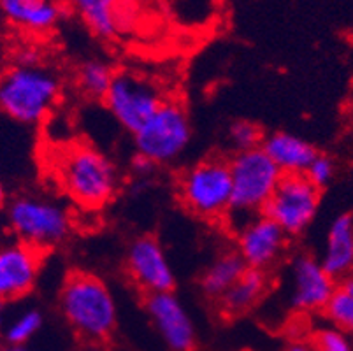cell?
Listing matches in <instances>:
<instances>
[{
  "label": "cell",
  "instance_id": "6da1fadb",
  "mask_svg": "<svg viewBox=\"0 0 353 351\" xmlns=\"http://www.w3.org/2000/svg\"><path fill=\"white\" fill-rule=\"evenodd\" d=\"M53 174L76 205L97 211L117 197L120 174L102 151L86 143H69L57 151Z\"/></svg>",
  "mask_w": 353,
  "mask_h": 351
},
{
  "label": "cell",
  "instance_id": "7a4b0ae2",
  "mask_svg": "<svg viewBox=\"0 0 353 351\" xmlns=\"http://www.w3.org/2000/svg\"><path fill=\"white\" fill-rule=\"evenodd\" d=\"M63 318L79 337L105 341L118 325V305L108 283L86 270H74L59 294Z\"/></svg>",
  "mask_w": 353,
  "mask_h": 351
},
{
  "label": "cell",
  "instance_id": "3957f363",
  "mask_svg": "<svg viewBox=\"0 0 353 351\" xmlns=\"http://www.w3.org/2000/svg\"><path fill=\"white\" fill-rule=\"evenodd\" d=\"M60 97V76L39 62H18L0 74V112L21 125L46 120Z\"/></svg>",
  "mask_w": 353,
  "mask_h": 351
},
{
  "label": "cell",
  "instance_id": "277c9868",
  "mask_svg": "<svg viewBox=\"0 0 353 351\" xmlns=\"http://www.w3.org/2000/svg\"><path fill=\"white\" fill-rule=\"evenodd\" d=\"M232 197L225 220L232 232L239 230L253 217L264 212L276 185L283 174L262 148L239 151L229 160Z\"/></svg>",
  "mask_w": 353,
  "mask_h": 351
},
{
  "label": "cell",
  "instance_id": "5b68a950",
  "mask_svg": "<svg viewBox=\"0 0 353 351\" xmlns=\"http://www.w3.org/2000/svg\"><path fill=\"white\" fill-rule=\"evenodd\" d=\"M9 230L18 243L46 253L67 243L74 230L70 211L43 195H18L6 208Z\"/></svg>",
  "mask_w": 353,
  "mask_h": 351
},
{
  "label": "cell",
  "instance_id": "8992f818",
  "mask_svg": "<svg viewBox=\"0 0 353 351\" xmlns=\"http://www.w3.org/2000/svg\"><path fill=\"white\" fill-rule=\"evenodd\" d=\"M178 197L187 211L202 220H225L232 197L229 160L211 157L188 167L178 179Z\"/></svg>",
  "mask_w": 353,
  "mask_h": 351
},
{
  "label": "cell",
  "instance_id": "52a82bcc",
  "mask_svg": "<svg viewBox=\"0 0 353 351\" xmlns=\"http://www.w3.org/2000/svg\"><path fill=\"white\" fill-rule=\"evenodd\" d=\"M134 135L137 157L152 166H169L176 162L192 141V123L185 106L167 101Z\"/></svg>",
  "mask_w": 353,
  "mask_h": 351
},
{
  "label": "cell",
  "instance_id": "ba28073f",
  "mask_svg": "<svg viewBox=\"0 0 353 351\" xmlns=\"http://www.w3.org/2000/svg\"><path fill=\"white\" fill-rule=\"evenodd\" d=\"M102 102L123 130L136 134L165 102V97L153 79L130 70H121L114 72L113 83Z\"/></svg>",
  "mask_w": 353,
  "mask_h": 351
},
{
  "label": "cell",
  "instance_id": "9c48e42d",
  "mask_svg": "<svg viewBox=\"0 0 353 351\" xmlns=\"http://www.w3.org/2000/svg\"><path fill=\"white\" fill-rule=\"evenodd\" d=\"M320 199L322 190L304 174H283L262 214L274 221L288 237L299 236L313 223Z\"/></svg>",
  "mask_w": 353,
  "mask_h": 351
},
{
  "label": "cell",
  "instance_id": "30bf717a",
  "mask_svg": "<svg viewBox=\"0 0 353 351\" xmlns=\"http://www.w3.org/2000/svg\"><path fill=\"white\" fill-rule=\"evenodd\" d=\"M125 269L134 285L146 295L172 292L176 274L165 250L153 236H141L130 243L125 255Z\"/></svg>",
  "mask_w": 353,
  "mask_h": 351
},
{
  "label": "cell",
  "instance_id": "8fae6325",
  "mask_svg": "<svg viewBox=\"0 0 353 351\" xmlns=\"http://www.w3.org/2000/svg\"><path fill=\"white\" fill-rule=\"evenodd\" d=\"M144 309L153 328L169 351H194L197 328L194 318L174 292L146 295Z\"/></svg>",
  "mask_w": 353,
  "mask_h": 351
},
{
  "label": "cell",
  "instance_id": "7c38bea8",
  "mask_svg": "<svg viewBox=\"0 0 353 351\" xmlns=\"http://www.w3.org/2000/svg\"><path fill=\"white\" fill-rule=\"evenodd\" d=\"M236 234L237 255L248 269L264 270L280 262L288 244V236L265 214L253 217Z\"/></svg>",
  "mask_w": 353,
  "mask_h": 351
},
{
  "label": "cell",
  "instance_id": "4fadbf2b",
  "mask_svg": "<svg viewBox=\"0 0 353 351\" xmlns=\"http://www.w3.org/2000/svg\"><path fill=\"white\" fill-rule=\"evenodd\" d=\"M44 253L12 241L0 248V304L20 301L30 294L43 267Z\"/></svg>",
  "mask_w": 353,
  "mask_h": 351
},
{
  "label": "cell",
  "instance_id": "5bb4252c",
  "mask_svg": "<svg viewBox=\"0 0 353 351\" xmlns=\"http://www.w3.org/2000/svg\"><path fill=\"white\" fill-rule=\"evenodd\" d=\"M320 260L311 255L295 257L290 263V302L292 308L303 313H316L325 309L327 302L338 290Z\"/></svg>",
  "mask_w": 353,
  "mask_h": 351
},
{
  "label": "cell",
  "instance_id": "9a60e30c",
  "mask_svg": "<svg viewBox=\"0 0 353 351\" xmlns=\"http://www.w3.org/2000/svg\"><path fill=\"white\" fill-rule=\"evenodd\" d=\"M0 12L28 34H50L62 19L63 4L60 0H0Z\"/></svg>",
  "mask_w": 353,
  "mask_h": 351
},
{
  "label": "cell",
  "instance_id": "2e32d148",
  "mask_svg": "<svg viewBox=\"0 0 353 351\" xmlns=\"http://www.w3.org/2000/svg\"><path fill=\"white\" fill-rule=\"evenodd\" d=\"M320 263L334 281L341 283L353 274V218L350 214H341L330 225Z\"/></svg>",
  "mask_w": 353,
  "mask_h": 351
},
{
  "label": "cell",
  "instance_id": "e0dca14e",
  "mask_svg": "<svg viewBox=\"0 0 353 351\" xmlns=\"http://www.w3.org/2000/svg\"><path fill=\"white\" fill-rule=\"evenodd\" d=\"M260 148L281 174H304L319 154L313 144L288 132H274L268 135Z\"/></svg>",
  "mask_w": 353,
  "mask_h": 351
},
{
  "label": "cell",
  "instance_id": "ac0fdd59",
  "mask_svg": "<svg viewBox=\"0 0 353 351\" xmlns=\"http://www.w3.org/2000/svg\"><path fill=\"white\" fill-rule=\"evenodd\" d=\"M269 286H271V278H269L268 272L246 269L245 274L241 276L227 290L225 295L218 301L221 313L227 314V317H237V314L248 313L250 309L255 308L264 299Z\"/></svg>",
  "mask_w": 353,
  "mask_h": 351
},
{
  "label": "cell",
  "instance_id": "d6986e66",
  "mask_svg": "<svg viewBox=\"0 0 353 351\" xmlns=\"http://www.w3.org/2000/svg\"><path fill=\"white\" fill-rule=\"evenodd\" d=\"M69 4L99 39H113L120 32V0H69Z\"/></svg>",
  "mask_w": 353,
  "mask_h": 351
},
{
  "label": "cell",
  "instance_id": "ffe728a7",
  "mask_svg": "<svg viewBox=\"0 0 353 351\" xmlns=\"http://www.w3.org/2000/svg\"><path fill=\"white\" fill-rule=\"evenodd\" d=\"M248 269L236 251H227L211 262L201 278V288L208 299L220 301L227 290Z\"/></svg>",
  "mask_w": 353,
  "mask_h": 351
},
{
  "label": "cell",
  "instance_id": "44dd1931",
  "mask_svg": "<svg viewBox=\"0 0 353 351\" xmlns=\"http://www.w3.org/2000/svg\"><path fill=\"white\" fill-rule=\"evenodd\" d=\"M114 70L104 60H86L76 70V86L88 99L102 101L113 83Z\"/></svg>",
  "mask_w": 353,
  "mask_h": 351
},
{
  "label": "cell",
  "instance_id": "7402d4cb",
  "mask_svg": "<svg viewBox=\"0 0 353 351\" xmlns=\"http://www.w3.org/2000/svg\"><path fill=\"white\" fill-rule=\"evenodd\" d=\"M43 313L39 309L30 308L20 311L8 325H4L2 337L6 339V344L25 346L35 334L39 332L41 327H43Z\"/></svg>",
  "mask_w": 353,
  "mask_h": 351
},
{
  "label": "cell",
  "instance_id": "603a6c76",
  "mask_svg": "<svg viewBox=\"0 0 353 351\" xmlns=\"http://www.w3.org/2000/svg\"><path fill=\"white\" fill-rule=\"evenodd\" d=\"M323 314L332 327L339 328L353 341V295L338 286L330 301L327 302Z\"/></svg>",
  "mask_w": 353,
  "mask_h": 351
},
{
  "label": "cell",
  "instance_id": "cb8c5ba5",
  "mask_svg": "<svg viewBox=\"0 0 353 351\" xmlns=\"http://www.w3.org/2000/svg\"><path fill=\"white\" fill-rule=\"evenodd\" d=\"M171 12L176 21L187 27L194 25H204L213 18L216 11L214 2H206V4H199L197 0H169Z\"/></svg>",
  "mask_w": 353,
  "mask_h": 351
},
{
  "label": "cell",
  "instance_id": "d4e9b609",
  "mask_svg": "<svg viewBox=\"0 0 353 351\" xmlns=\"http://www.w3.org/2000/svg\"><path fill=\"white\" fill-rule=\"evenodd\" d=\"M265 135L262 134L260 127L253 121L237 120L229 128V141L236 153L239 151H250L262 146Z\"/></svg>",
  "mask_w": 353,
  "mask_h": 351
},
{
  "label": "cell",
  "instance_id": "484cf974",
  "mask_svg": "<svg viewBox=\"0 0 353 351\" xmlns=\"http://www.w3.org/2000/svg\"><path fill=\"white\" fill-rule=\"evenodd\" d=\"M310 343L314 351H353V341L332 325L319 328Z\"/></svg>",
  "mask_w": 353,
  "mask_h": 351
},
{
  "label": "cell",
  "instance_id": "4316f807",
  "mask_svg": "<svg viewBox=\"0 0 353 351\" xmlns=\"http://www.w3.org/2000/svg\"><path fill=\"white\" fill-rule=\"evenodd\" d=\"M334 174H336V163H334V160L329 159L327 154L319 153L313 159V162L310 163V167L306 169L304 176H306L316 188L322 190L332 181Z\"/></svg>",
  "mask_w": 353,
  "mask_h": 351
},
{
  "label": "cell",
  "instance_id": "83f0119b",
  "mask_svg": "<svg viewBox=\"0 0 353 351\" xmlns=\"http://www.w3.org/2000/svg\"><path fill=\"white\" fill-rule=\"evenodd\" d=\"M285 351H314V350H313V346H311V343L299 341V343H292Z\"/></svg>",
  "mask_w": 353,
  "mask_h": 351
},
{
  "label": "cell",
  "instance_id": "f1b7e54d",
  "mask_svg": "<svg viewBox=\"0 0 353 351\" xmlns=\"http://www.w3.org/2000/svg\"><path fill=\"white\" fill-rule=\"evenodd\" d=\"M339 286H341V288H345L346 292H348V294L353 295V274L348 276V278H346L345 281L339 283Z\"/></svg>",
  "mask_w": 353,
  "mask_h": 351
},
{
  "label": "cell",
  "instance_id": "f546056e",
  "mask_svg": "<svg viewBox=\"0 0 353 351\" xmlns=\"http://www.w3.org/2000/svg\"><path fill=\"white\" fill-rule=\"evenodd\" d=\"M6 201H8V192H6L4 183L0 181V209L6 205Z\"/></svg>",
  "mask_w": 353,
  "mask_h": 351
},
{
  "label": "cell",
  "instance_id": "4dcf8cb0",
  "mask_svg": "<svg viewBox=\"0 0 353 351\" xmlns=\"http://www.w3.org/2000/svg\"><path fill=\"white\" fill-rule=\"evenodd\" d=\"M0 351H28L25 346H12V344H4L0 346Z\"/></svg>",
  "mask_w": 353,
  "mask_h": 351
},
{
  "label": "cell",
  "instance_id": "1f68e13d",
  "mask_svg": "<svg viewBox=\"0 0 353 351\" xmlns=\"http://www.w3.org/2000/svg\"><path fill=\"white\" fill-rule=\"evenodd\" d=\"M4 325H6V317H4V308L0 304V337L4 334Z\"/></svg>",
  "mask_w": 353,
  "mask_h": 351
},
{
  "label": "cell",
  "instance_id": "d6a6232c",
  "mask_svg": "<svg viewBox=\"0 0 353 351\" xmlns=\"http://www.w3.org/2000/svg\"><path fill=\"white\" fill-rule=\"evenodd\" d=\"M2 244H4V236H2V232H0V248H2Z\"/></svg>",
  "mask_w": 353,
  "mask_h": 351
}]
</instances>
